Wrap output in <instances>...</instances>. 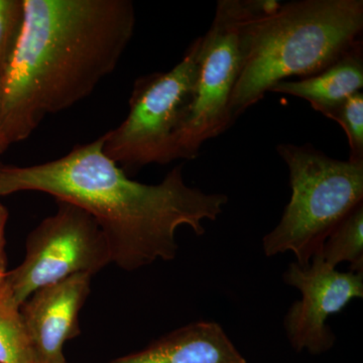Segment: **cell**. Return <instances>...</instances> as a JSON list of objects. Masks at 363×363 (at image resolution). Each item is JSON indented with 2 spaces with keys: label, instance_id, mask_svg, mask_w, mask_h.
Instances as JSON below:
<instances>
[{
  "label": "cell",
  "instance_id": "obj_1",
  "mask_svg": "<svg viewBox=\"0 0 363 363\" xmlns=\"http://www.w3.org/2000/svg\"><path fill=\"white\" fill-rule=\"evenodd\" d=\"M104 143L102 135L54 161L2 164L0 197L40 192L81 208L104 233L111 262L126 272L175 259L177 230L187 226L203 235V222L216 220L228 203L227 195L188 186L182 164L156 185L131 180L105 155Z\"/></svg>",
  "mask_w": 363,
  "mask_h": 363
},
{
  "label": "cell",
  "instance_id": "obj_2",
  "mask_svg": "<svg viewBox=\"0 0 363 363\" xmlns=\"http://www.w3.org/2000/svg\"><path fill=\"white\" fill-rule=\"evenodd\" d=\"M135 28L130 0H23L20 35L0 71L7 147L89 96L116 70Z\"/></svg>",
  "mask_w": 363,
  "mask_h": 363
},
{
  "label": "cell",
  "instance_id": "obj_3",
  "mask_svg": "<svg viewBox=\"0 0 363 363\" xmlns=\"http://www.w3.org/2000/svg\"><path fill=\"white\" fill-rule=\"evenodd\" d=\"M362 0H296L264 14L231 96V121L286 78L311 77L362 40Z\"/></svg>",
  "mask_w": 363,
  "mask_h": 363
},
{
  "label": "cell",
  "instance_id": "obj_4",
  "mask_svg": "<svg viewBox=\"0 0 363 363\" xmlns=\"http://www.w3.org/2000/svg\"><path fill=\"white\" fill-rule=\"evenodd\" d=\"M292 196L278 225L264 236L267 257L293 252L308 266L324 241L351 210L363 202V162L327 156L311 143H279Z\"/></svg>",
  "mask_w": 363,
  "mask_h": 363
},
{
  "label": "cell",
  "instance_id": "obj_5",
  "mask_svg": "<svg viewBox=\"0 0 363 363\" xmlns=\"http://www.w3.org/2000/svg\"><path fill=\"white\" fill-rule=\"evenodd\" d=\"M277 0H219L209 30L201 37L194 96L174 147V161L193 160L203 143L233 126L234 88L250 54L257 21L279 6Z\"/></svg>",
  "mask_w": 363,
  "mask_h": 363
},
{
  "label": "cell",
  "instance_id": "obj_6",
  "mask_svg": "<svg viewBox=\"0 0 363 363\" xmlns=\"http://www.w3.org/2000/svg\"><path fill=\"white\" fill-rule=\"evenodd\" d=\"M200 44L196 38L171 70L138 78L125 119L104 133L105 155L125 173L174 162L177 135L194 96Z\"/></svg>",
  "mask_w": 363,
  "mask_h": 363
},
{
  "label": "cell",
  "instance_id": "obj_7",
  "mask_svg": "<svg viewBox=\"0 0 363 363\" xmlns=\"http://www.w3.org/2000/svg\"><path fill=\"white\" fill-rule=\"evenodd\" d=\"M111 250L95 219L70 203L28 234L21 264L7 272L4 293L20 308L33 293L79 274L91 276L111 264Z\"/></svg>",
  "mask_w": 363,
  "mask_h": 363
},
{
  "label": "cell",
  "instance_id": "obj_8",
  "mask_svg": "<svg viewBox=\"0 0 363 363\" xmlns=\"http://www.w3.org/2000/svg\"><path fill=\"white\" fill-rule=\"evenodd\" d=\"M284 281L302 295L291 306L284 321L294 350L312 354L326 352L335 343L327 320L351 301L362 298L363 272H339L316 255L308 266L291 264Z\"/></svg>",
  "mask_w": 363,
  "mask_h": 363
},
{
  "label": "cell",
  "instance_id": "obj_9",
  "mask_svg": "<svg viewBox=\"0 0 363 363\" xmlns=\"http://www.w3.org/2000/svg\"><path fill=\"white\" fill-rule=\"evenodd\" d=\"M89 274H79L33 294L20 307L38 363H67L63 347L77 337L79 314L91 292Z\"/></svg>",
  "mask_w": 363,
  "mask_h": 363
},
{
  "label": "cell",
  "instance_id": "obj_10",
  "mask_svg": "<svg viewBox=\"0 0 363 363\" xmlns=\"http://www.w3.org/2000/svg\"><path fill=\"white\" fill-rule=\"evenodd\" d=\"M111 363H247L220 325L195 322Z\"/></svg>",
  "mask_w": 363,
  "mask_h": 363
},
{
  "label": "cell",
  "instance_id": "obj_11",
  "mask_svg": "<svg viewBox=\"0 0 363 363\" xmlns=\"http://www.w3.org/2000/svg\"><path fill=\"white\" fill-rule=\"evenodd\" d=\"M362 87L363 45L360 40L338 61L316 75L297 81H281L272 86L269 92L302 98L316 111L337 104L359 92Z\"/></svg>",
  "mask_w": 363,
  "mask_h": 363
},
{
  "label": "cell",
  "instance_id": "obj_12",
  "mask_svg": "<svg viewBox=\"0 0 363 363\" xmlns=\"http://www.w3.org/2000/svg\"><path fill=\"white\" fill-rule=\"evenodd\" d=\"M317 255L329 266L348 262L350 272H363V202L339 222Z\"/></svg>",
  "mask_w": 363,
  "mask_h": 363
},
{
  "label": "cell",
  "instance_id": "obj_13",
  "mask_svg": "<svg viewBox=\"0 0 363 363\" xmlns=\"http://www.w3.org/2000/svg\"><path fill=\"white\" fill-rule=\"evenodd\" d=\"M0 363H38L20 308L6 298L4 291L0 292Z\"/></svg>",
  "mask_w": 363,
  "mask_h": 363
},
{
  "label": "cell",
  "instance_id": "obj_14",
  "mask_svg": "<svg viewBox=\"0 0 363 363\" xmlns=\"http://www.w3.org/2000/svg\"><path fill=\"white\" fill-rule=\"evenodd\" d=\"M316 111L336 121L347 136L350 161L363 162V94L362 91L337 104L320 107Z\"/></svg>",
  "mask_w": 363,
  "mask_h": 363
},
{
  "label": "cell",
  "instance_id": "obj_15",
  "mask_svg": "<svg viewBox=\"0 0 363 363\" xmlns=\"http://www.w3.org/2000/svg\"><path fill=\"white\" fill-rule=\"evenodd\" d=\"M23 21V0H0V71L13 51Z\"/></svg>",
  "mask_w": 363,
  "mask_h": 363
},
{
  "label": "cell",
  "instance_id": "obj_16",
  "mask_svg": "<svg viewBox=\"0 0 363 363\" xmlns=\"http://www.w3.org/2000/svg\"><path fill=\"white\" fill-rule=\"evenodd\" d=\"M9 216V211H7L6 206L0 203V259L4 260H6V255H4V233H6Z\"/></svg>",
  "mask_w": 363,
  "mask_h": 363
},
{
  "label": "cell",
  "instance_id": "obj_17",
  "mask_svg": "<svg viewBox=\"0 0 363 363\" xmlns=\"http://www.w3.org/2000/svg\"><path fill=\"white\" fill-rule=\"evenodd\" d=\"M7 147H7L6 140H4L1 130V87H0V155L6 152Z\"/></svg>",
  "mask_w": 363,
  "mask_h": 363
},
{
  "label": "cell",
  "instance_id": "obj_18",
  "mask_svg": "<svg viewBox=\"0 0 363 363\" xmlns=\"http://www.w3.org/2000/svg\"><path fill=\"white\" fill-rule=\"evenodd\" d=\"M6 260L0 259V292L4 289L6 279Z\"/></svg>",
  "mask_w": 363,
  "mask_h": 363
},
{
  "label": "cell",
  "instance_id": "obj_19",
  "mask_svg": "<svg viewBox=\"0 0 363 363\" xmlns=\"http://www.w3.org/2000/svg\"><path fill=\"white\" fill-rule=\"evenodd\" d=\"M1 166H2V164H1V162H0V168H1Z\"/></svg>",
  "mask_w": 363,
  "mask_h": 363
}]
</instances>
